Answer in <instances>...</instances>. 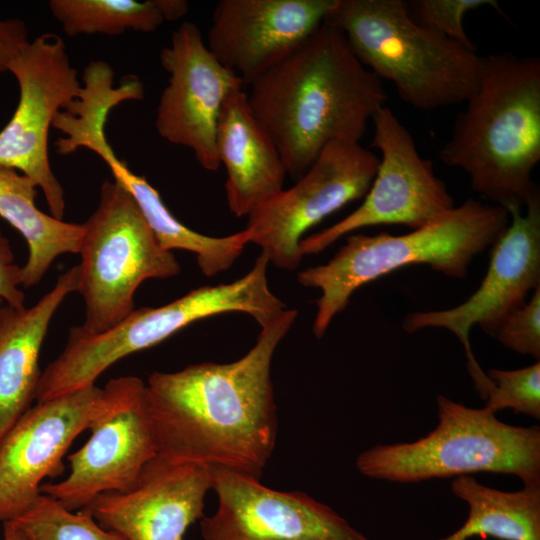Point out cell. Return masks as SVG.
<instances>
[{"label": "cell", "mask_w": 540, "mask_h": 540, "mask_svg": "<svg viewBox=\"0 0 540 540\" xmlns=\"http://www.w3.org/2000/svg\"><path fill=\"white\" fill-rule=\"evenodd\" d=\"M75 144L100 157L110 169L114 180L132 196L159 245L167 250L194 253L202 273L211 277L228 270L250 243L251 232L245 228L224 237L200 234L174 217L159 192L143 177L134 173L117 157L105 135V123L94 121L83 126Z\"/></svg>", "instance_id": "obj_21"}, {"label": "cell", "mask_w": 540, "mask_h": 540, "mask_svg": "<svg viewBox=\"0 0 540 540\" xmlns=\"http://www.w3.org/2000/svg\"><path fill=\"white\" fill-rule=\"evenodd\" d=\"M379 157L360 142L333 140L299 177L248 215L250 243L261 248L269 263L292 271L303 257L304 233L325 217L368 192Z\"/></svg>", "instance_id": "obj_12"}, {"label": "cell", "mask_w": 540, "mask_h": 540, "mask_svg": "<svg viewBox=\"0 0 540 540\" xmlns=\"http://www.w3.org/2000/svg\"><path fill=\"white\" fill-rule=\"evenodd\" d=\"M28 29L21 19L0 18V73L10 65L29 43Z\"/></svg>", "instance_id": "obj_30"}, {"label": "cell", "mask_w": 540, "mask_h": 540, "mask_svg": "<svg viewBox=\"0 0 540 540\" xmlns=\"http://www.w3.org/2000/svg\"><path fill=\"white\" fill-rule=\"evenodd\" d=\"M509 225L508 211L468 199L436 221L403 235H350L326 264L298 273L318 288L313 333L321 338L363 285L412 264H426L453 278H465L472 260L493 245Z\"/></svg>", "instance_id": "obj_5"}, {"label": "cell", "mask_w": 540, "mask_h": 540, "mask_svg": "<svg viewBox=\"0 0 540 540\" xmlns=\"http://www.w3.org/2000/svg\"><path fill=\"white\" fill-rule=\"evenodd\" d=\"M49 8L68 36L152 32L164 21L161 0H51Z\"/></svg>", "instance_id": "obj_24"}, {"label": "cell", "mask_w": 540, "mask_h": 540, "mask_svg": "<svg viewBox=\"0 0 540 540\" xmlns=\"http://www.w3.org/2000/svg\"><path fill=\"white\" fill-rule=\"evenodd\" d=\"M296 317L285 309L234 362L152 373L146 404L158 455L260 479L277 437L272 360Z\"/></svg>", "instance_id": "obj_1"}, {"label": "cell", "mask_w": 540, "mask_h": 540, "mask_svg": "<svg viewBox=\"0 0 540 540\" xmlns=\"http://www.w3.org/2000/svg\"><path fill=\"white\" fill-rule=\"evenodd\" d=\"M78 281L77 265L32 307L4 304L0 311V441L35 400L39 354L49 324L64 299L77 291Z\"/></svg>", "instance_id": "obj_20"}, {"label": "cell", "mask_w": 540, "mask_h": 540, "mask_svg": "<svg viewBox=\"0 0 540 540\" xmlns=\"http://www.w3.org/2000/svg\"><path fill=\"white\" fill-rule=\"evenodd\" d=\"M524 208L525 214L519 207L507 209L511 224L493 244L487 273L466 301L451 309L410 313L402 323L408 333L427 327L453 332L465 349L468 371L483 400L494 384L473 355L470 329L477 324L486 334L495 336L506 317L540 286V193Z\"/></svg>", "instance_id": "obj_13"}, {"label": "cell", "mask_w": 540, "mask_h": 540, "mask_svg": "<svg viewBox=\"0 0 540 540\" xmlns=\"http://www.w3.org/2000/svg\"><path fill=\"white\" fill-rule=\"evenodd\" d=\"M17 80L19 100L0 131V165L32 179L43 191L50 215L63 220V188L54 175L48 153L55 116L81 92L64 40L43 33L30 41L9 68Z\"/></svg>", "instance_id": "obj_11"}, {"label": "cell", "mask_w": 540, "mask_h": 540, "mask_svg": "<svg viewBox=\"0 0 540 540\" xmlns=\"http://www.w3.org/2000/svg\"><path fill=\"white\" fill-rule=\"evenodd\" d=\"M82 226L77 292L85 319L80 327L101 334L134 311L135 292L145 280L176 276L180 265L159 245L132 196L114 179L102 183L98 205Z\"/></svg>", "instance_id": "obj_8"}, {"label": "cell", "mask_w": 540, "mask_h": 540, "mask_svg": "<svg viewBox=\"0 0 540 540\" xmlns=\"http://www.w3.org/2000/svg\"><path fill=\"white\" fill-rule=\"evenodd\" d=\"M371 147L380 152L379 165L361 205L334 225L300 241L303 255L318 254L339 238L375 225L422 228L456 205L433 163L423 158L409 130L387 106L371 119Z\"/></svg>", "instance_id": "obj_9"}, {"label": "cell", "mask_w": 540, "mask_h": 540, "mask_svg": "<svg viewBox=\"0 0 540 540\" xmlns=\"http://www.w3.org/2000/svg\"><path fill=\"white\" fill-rule=\"evenodd\" d=\"M38 188L26 175L0 165V217L22 235L28 247L23 287L37 285L57 257L79 253L83 234L82 224L56 219L37 207Z\"/></svg>", "instance_id": "obj_22"}, {"label": "cell", "mask_w": 540, "mask_h": 540, "mask_svg": "<svg viewBox=\"0 0 540 540\" xmlns=\"http://www.w3.org/2000/svg\"><path fill=\"white\" fill-rule=\"evenodd\" d=\"M487 376L494 387L486 398L485 408L496 413L512 409L540 419V362L515 370L490 369Z\"/></svg>", "instance_id": "obj_26"}, {"label": "cell", "mask_w": 540, "mask_h": 540, "mask_svg": "<svg viewBox=\"0 0 540 540\" xmlns=\"http://www.w3.org/2000/svg\"><path fill=\"white\" fill-rule=\"evenodd\" d=\"M213 467L218 506L200 519L204 540H370L328 505L301 491Z\"/></svg>", "instance_id": "obj_15"}, {"label": "cell", "mask_w": 540, "mask_h": 540, "mask_svg": "<svg viewBox=\"0 0 540 540\" xmlns=\"http://www.w3.org/2000/svg\"><path fill=\"white\" fill-rule=\"evenodd\" d=\"M165 21H176L188 12V3L185 0H161Z\"/></svg>", "instance_id": "obj_31"}, {"label": "cell", "mask_w": 540, "mask_h": 540, "mask_svg": "<svg viewBox=\"0 0 540 540\" xmlns=\"http://www.w3.org/2000/svg\"><path fill=\"white\" fill-rule=\"evenodd\" d=\"M323 23L340 30L357 59L414 108L460 104L477 88L483 56L415 23L404 0H335Z\"/></svg>", "instance_id": "obj_4"}, {"label": "cell", "mask_w": 540, "mask_h": 540, "mask_svg": "<svg viewBox=\"0 0 540 540\" xmlns=\"http://www.w3.org/2000/svg\"><path fill=\"white\" fill-rule=\"evenodd\" d=\"M22 285V267L15 263L10 242L0 230V299L5 305L17 309L25 307Z\"/></svg>", "instance_id": "obj_29"}, {"label": "cell", "mask_w": 540, "mask_h": 540, "mask_svg": "<svg viewBox=\"0 0 540 540\" xmlns=\"http://www.w3.org/2000/svg\"><path fill=\"white\" fill-rule=\"evenodd\" d=\"M213 467L155 456L126 491L107 492L79 510L128 540H183L203 515Z\"/></svg>", "instance_id": "obj_17"}, {"label": "cell", "mask_w": 540, "mask_h": 540, "mask_svg": "<svg viewBox=\"0 0 540 540\" xmlns=\"http://www.w3.org/2000/svg\"><path fill=\"white\" fill-rule=\"evenodd\" d=\"M90 430L88 441L68 457L69 475L40 488L70 511L83 509L103 493L128 490L158 455L146 383L135 376L121 377L116 403Z\"/></svg>", "instance_id": "obj_16"}, {"label": "cell", "mask_w": 540, "mask_h": 540, "mask_svg": "<svg viewBox=\"0 0 540 540\" xmlns=\"http://www.w3.org/2000/svg\"><path fill=\"white\" fill-rule=\"evenodd\" d=\"M3 534V540H25L21 532L8 522L3 523Z\"/></svg>", "instance_id": "obj_32"}, {"label": "cell", "mask_w": 540, "mask_h": 540, "mask_svg": "<svg viewBox=\"0 0 540 540\" xmlns=\"http://www.w3.org/2000/svg\"><path fill=\"white\" fill-rule=\"evenodd\" d=\"M3 305H4V302L0 299V311H1L2 307H3Z\"/></svg>", "instance_id": "obj_33"}, {"label": "cell", "mask_w": 540, "mask_h": 540, "mask_svg": "<svg viewBox=\"0 0 540 540\" xmlns=\"http://www.w3.org/2000/svg\"><path fill=\"white\" fill-rule=\"evenodd\" d=\"M121 377L37 402L0 441V521L14 520L41 495L43 479L63 473V457L76 437L116 403Z\"/></svg>", "instance_id": "obj_10"}, {"label": "cell", "mask_w": 540, "mask_h": 540, "mask_svg": "<svg viewBox=\"0 0 540 540\" xmlns=\"http://www.w3.org/2000/svg\"><path fill=\"white\" fill-rule=\"evenodd\" d=\"M495 337L517 353L540 359V286L528 302L506 317Z\"/></svg>", "instance_id": "obj_28"}, {"label": "cell", "mask_w": 540, "mask_h": 540, "mask_svg": "<svg viewBox=\"0 0 540 540\" xmlns=\"http://www.w3.org/2000/svg\"><path fill=\"white\" fill-rule=\"evenodd\" d=\"M25 540H128L102 527L82 511H70L54 498L41 494L20 517L7 521Z\"/></svg>", "instance_id": "obj_25"}, {"label": "cell", "mask_w": 540, "mask_h": 540, "mask_svg": "<svg viewBox=\"0 0 540 540\" xmlns=\"http://www.w3.org/2000/svg\"><path fill=\"white\" fill-rule=\"evenodd\" d=\"M216 147L227 173L228 207L235 216L248 217L284 189L287 172L281 155L253 115L243 89L234 90L223 102Z\"/></svg>", "instance_id": "obj_19"}, {"label": "cell", "mask_w": 540, "mask_h": 540, "mask_svg": "<svg viewBox=\"0 0 540 540\" xmlns=\"http://www.w3.org/2000/svg\"><path fill=\"white\" fill-rule=\"evenodd\" d=\"M491 6L500 11L494 0H412L406 1L411 19L418 25L476 50L465 31L464 17L475 9Z\"/></svg>", "instance_id": "obj_27"}, {"label": "cell", "mask_w": 540, "mask_h": 540, "mask_svg": "<svg viewBox=\"0 0 540 540\" xmlns=\"http://www.w3.org/2000/svg\"><path fill=\"white\" fill-rule=\"evenodd\" d=\"M466 104L439 159L463 170L472 190L494 205L523 209L539 192L532 172L540 161V59L484 56Z\"/></svg>", "instance_id": "obj_3"}, {"label": "cell", "mask_w": 540, "mask_h": 540, "mask_svg": "<svg viewBox=\"0 0 540 540\" xmlns=\"http://www.w3.org/2000/svg\"><path fill=\"white\" fill-rule=\"evenodd\" d=\"M269 260L261 253L252 269L240 279L202 286L160 307H141L115 327L101 334L69 329L62 352L41 372L36 402L45 401L82 387L120 359L157 345L191 323L226 312L251 315L262 327L284 310L285 304L268 285Z\"/></svg>", "instance_id": "obj_6"}, {"label": "cell", "mask_w": 540, "mask_h": 540, "mask_svg": "<svg viewBox=\"0 0 540 540\" xmlns=\"http://www.w3.org/2000/svg\"><path fill=\"white\" fill-rule=\"evenodd\" d=\"M248 86L250 109L293 178L331 141L360 142L388 98L344 34L325 23Z\"/></svg>", "instance_id": "obj_2"}, {"label": "cell", "mask_w": 540, "mask_h": 540, "mask_svg": "<svg viewBox=\"0 0 540 540\" xmlns=\"http://www.w3.org/2000/svg\"><path fill=\"white\" fill-rule=\"evenodd\" d=\"M451 489L467 503L468 517L458 530L438 540H540V485L506 492L463 475L452 480Z\"/></svg>", "instance_id": "obj_23"}, {"label": "cell", "mask_w": 540, "mask_h": 540, "mask_svg": "<svg viewBox=\"0 0 540 540\" xmlns=\"http://www.w3.org/2000/svg\"><path fill=\"white\" fill-rule=\"evenodd\" d=\"M438 424L413 442L378 444L356 459L366 477L396 483L458 477L479 472L515 475L540 485V429L498 420L495 413L436 398Z\"/></svg>", "instance_id": "obj_7"}, {"label": "cell", "mask_w": 540, "mask_h": 540, "mask_svg": "<svg viewBox=\"0 0 540 540\" xmlns=\"http://www.w3.org/2000/svg\"><path fill=\"white\" fill-rule=\"evenodd\" d=\"M335 0H220L207 47L249 85L280 62L323 22Z\"/></svg>", "instance_id": "obj_18"}, {"label": "cell", "mask_w": 540, "mask_h": 540, "mask_svg": "<svg viewBox=\"0 0 540 540\" xmlns=\"http://www.w3.org/2000/svg\"><path fill=\"white\" fill-rule=\"evenodd\" d=\"M168 72L156 110L158 134L169 143L190 149L208 171L220 167L216 147L219 114L227 96L243 89V81L209 51L200 29L183 22L160 52Z\"/></svg>", "instance_id": "obj_14"}]
</instances>
